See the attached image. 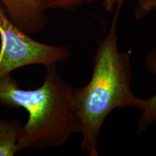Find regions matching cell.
I'll use <instances>...</instances> for the list:
<instances>
[{"mask_svg":"<svg viewBox=\"0 0 156 156\" xmlns=\"http://www.w3.org/2000/svg\"><path fill=\"white\" fill-rule=\"evenodd\" d=\"M124 2L116 4L108 33L98 42L89 82L81 87H74L80 147L90 156L98 155L101 129L112 112L119 108L140 112L143 103L132 89V51L123 52L119 48L117 24Z\"/></svg>","mask_w":156,"mask_h":156,"instance_id":"cell-1","label":"cell"},{"mask_svg":"<svg viewBox=\"0 0 156 156\" xmlns=\"http://www.w3.org/2000/svg\"><path fill=\"white\" fill-rule=\"evenodd\" d=\"M45 67L42 85L36 89L20 88L12 74L0 80V105L23 108L28 113L20 132L19 153L58 147L79 133L74 87L62 78L56 64Z\"/></svg>","mask_w":156,"mask_h":156,"instance_id":"cell-2","label":"cell"},{"mask_svg":"<svg viewBox=\"0 0 156 156\" xmlns=\"http://www.w3.org/2000/svg\"><path fill=\"white\" fill-rule=\"evenodd\" d=\"M0 80L19 68L40 64L44 67L67 62L69 48L41 43L17 27L0 5Z\"/></svg>","mask_w":156,"mask_h":156,"instance_id":"cell-3","label":"cell"},{"mask_svg":"<svg viewBox=\"0 0 156 156\" xmlns=\"http://www.w3.org/2000/svg\"><path fill=\"white\" fill-rule=\"evenodd\" d=\"M9 19L28 34L41 32L48 24L46 10L38 0H0Z\"/></svg>","mask_w":156,"mask_h":156,"instance_id":"cell-4","label":"cell"},{"mask_svg":"<svg viewBox=\"0 0 156 156\" xmlns=\"http://www.w3.org/2000/svg\"><path fill=\"white\" fill-rule=\"evenodd\" d=\"M145 67L148 71L156 75V46L150 51L145 58ZM140 116L137 122L136 132H145L156 122V92L150 98L143 99Z\"/></svg>","mask_w":156,"mask_h":156,"instance_id":"cell-5","label":"cell"},{"mask_svg":"<svg viewBox=\"0 0 156 156\" xmlns=\"http://www.w3.org/2000/svg\"><path fill=\"white\" fill-rule=\"evenodd\" d=\"M22 125L17 120L0 118V156L18 153V140Z\"/></svg>","mask_w":156,"mask_h":156,"instance_id":"cell-6","label":"cell"},{"mask_svg":"<svg viewBox=\"0 0 156 156\" xmlns=\"http://www.w3.org/2000/svg\"><path fill=\"white\" fill-rule=\"evenodd\" d=\"M38 1L46 11L49 9L73 10L85 4L83 0H38Z\"/></svg>","mask_w":156,"mask_h":156,"instance_id":"cell-7","label":"cell"},{"mask_svg":"<svg viewBox=\"0 0 156 156\" xmlns=\"http://www.w3.org/2000/svg\"><path fill=\"white\" fill-rule=\"evenodd\" d=\"M156 10V0H146L141 6L136 7L134 16L136 19L145 18L152 12Z\"/></svg>","mask_w":156,"mask_h":156,"instance_id":"cell-8","label":"cell"},{"mask_svg":"<svg viewBox=\"0 0 156 156\" xmlns=\"http://www.w3.org/2000/svg\"><path fill=\"white\" fill-rule=\"evenodd\" d=\"M120 0H103L102 4L103 8L105 11L108 12L113 13L116 4ZM145 1L146 0H136V7L141 6Z\"/></svg>","mask_w":156,"mask_h":156,"instance_id":"cell-9","label":"cell"},{"mask_svg":"<svg viewBox=\"0 0 156 156\" xmlns=\"http://www.w3.org/2000/svg\"><path fill=\"white\" fill-rule=\"evenodd\" d=\"M84 3H88V2H91L95 1V0H83Z\"/></svg>","mask_w":156,"mask_h":156,"instance_id":"cell-10","label":"cell"}]
</instances>
